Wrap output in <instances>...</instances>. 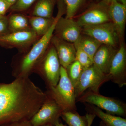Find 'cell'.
Returning a JSON list of instances; mask_svg holds the SVG:
<instances>
[{
	"instance_id": "1",
	"label": "cell",
	"mask_w": 126,
	"mask_h": 126,
	"mask_svg": "<svg viewBox=\"0 0 126 126\" xmlns=\"http://www.w3.org/2000/svg\"><path fill=\"white\" fill-rule=\"evenodd\" d=\"M47 94L29 78L0 83V126L30 120L43 105Z\"/></svg>"
},
{
	"instance_id": "2",
	"label": "cell",
	"mask_w": 126,
	"mask_h": 126,
	"mask_svg": "<svg viewBox=\"0 0 126 126\" xmlns=\"http://www.w3.org/2000/svg\"><path fill=\"white\" fill-rule=\"evenodd\" d=\"M64 14L62 10H58L53 24L47 33L26 52H18L13 57L11 64L12 74L15 78H29L34 72L50 45L56 22Z\"/></svg>"
},
{
	"instance_id": "3",
	"label": "cell",
	"mask_w": 126,
	"mask_h": 126,
	"mask_svg": "<svg viewBox=\"0 0 126 126\" xmlns=\"http://www.w3.org/2000/svg\"><path fill=\"white\" fill-rule=\"evenodd\" d=\"M47 89L46 92L58 104L63 111L76 110L74 88L68 77L66 69L61 66L58 84Z\"/></svg>"
},
{
	"instance_id": "4",
	"label": "cell",
	"mask_w": 126,
	"mask_h": 126,
	"mask_svg": "<svg viewBox=\"0 0 126 126\" xmlns=\"http://www.w3.org/2000/svg\"><path fill=\"white\" fill-rule=\"evenodd\" d=\"M61 66L56 50L50 44L34 73L39 75L45 82L47 88L48 89L58 84Z\"/></svg>"
},
{
	"instance_id": "5",
	"label": "cell",
	"mask_w": 126,
	"mask_h": 126,
	"mask_svg": "<svg viewBox=\"0 0 126 126\" xmlns=\"http://www.w3.org/2000/svg\"><path fill=\"white\" fill-rule=\"evenodd\" d=\"M110 80L108 74L104 73L93 64L84 69L74 88L76 99L86 92L99 93L102 85Z\"/></svg>"
},
{
	"instance_id": "6",
	"label": "cell",
	"mask_w": 126,
	"mask_h": 126,
	"mask_svg": "<svg viewBox=\"0 0 126 126\" xmlns=\"http://www.w3.org/2000/svg\"><path fill=\"white\" fill-rule=\"evenodd\" d=\"M77 101L94 105L111 115L126 116V104L115 98L104 96L99 93L86 92L76 99Z\"/></svg>"
},
{
	"instance_id": "7",
	"label": "cell",
	"mask_w": 126,
	"mask_h": 126,
	"mask_svg": "<svg viewBox=\"0 0 126 126\" xmlns=\"http://www.w3.org/2000/svg\"><path fill=\"white\" fill-rule=\"evenodd\" d=\"M41 37L32 30L9 32L0 35V46L6 49L16 48L18 52H26Z\"/></svg>"
},
{
	"instance_id": "8",
	"label": "cell",
	"mask_w": 126,
	"mask_h": 126,
	"mask_svg": "<svg viewBox=\"0 0 126 126\" xmlns=\"http://www.w3.org/2000/svg\"><path fill=\"white\" fill-rule=\"evenodd\" d=\"M47 97L38 111L30 120L33 126H52L59 122L63 109L46 92Z\"/></svg>"
},
{
	"instance_id": "9",
	"label": "cell",
	"mask_w": 126,
	"mask_h": 126,
	"mask_svg": "<svg viewBox=\"0 0 126 126\" xmlns=\"http://www.w3.org/2000/svg\"><path fill=\"white\" fill-rule=\"evenodd\" d=\"M84 35L92 37L102 44L113 47L116 44V32L111 21L94 25L84 26Z\"/></svg>"
},
{
	"instance_id": "10",
	"label": "cell",
	"mask_w": 126,
	"mask_h": 126,
	"mask_svg": "<svg viewBox=\"0 0 126 126\" xmlns=\"http://www.w3.org/2000/svg\"><path fill=\"white\" fill-rule=\"evenodd\" d=\"M126 50L121 45L113 57L108 74L110 80L119 87L126 85Z\"/></svg>"
},
{
	"instance_id": "11",
	"label": "cell",
	"mask_w": 126,
	"mask_h": 126,
	"mask_svg": "<svg viewBox=\"0 0 126 126\" xmlns=\"http://www.w3.org/2000/svg\"><path fill=\"white\" fill-rule=\"evenodd\" d=\"M81 32V27L76 21L61 16L56 22L54 33L60 38L74 44L80 38Z\"/></svg>"
},
{
	"instance_id": "12",
	"label": "cell",
	"mask_w": 126,
	"mask_h": 126,
	"mask_svg": "<svg viewBox=\"0 0 126 126\" xmlns=\"http://www.w3.org/2000/svg\"><path fill=\"white\" fill-rule=\"evenodd\" d=\"M50 44L56 50L60 65L66 69L76 60V50L74 44L53 35Z\"/></svg>"
},
{
	"instance_id": "13",
	"label": "cell",
	"mask_w": 126,
	"mask_h": 126,
	"mask_svg": "<svg viewBox=\"0 0 126 126\" xmlns=\"http://www.w3.org/2000/svg\"><path fill=\"white\" fill-rule=\"evenodd\" d=\"M111 21L108 9L99 5L89 10L82 15L76 22L81 27L94 25Z\"/></svg>"
},
{
	"instance_id": "14",
	"label": "cell",
	"mask_w": 126,
	"mask_h": 126,
	"mask_svg": "<svg viewBox=\"0 0 126 126\" xmlns=\"http://www.w3.org/2000/svg\"><path fill=\"white\" fill-rule=\"evenodd\" d=\"M108 11L118 36L122 38L124 34L126 19V5L117 1L110 2Z\"/></svg>"
},
{
	"instance_id": "15",
	"label": "cell",
	"mask_w": 126,
	"mask_h": 126,
	"mask_svg": "<svg viewBox=\"0 0 126 126\" xmlns=\"http://www.w3.org/2000/svg\"><path fill=\"white\" fill-rule=\"evenodd\" d=\"M109 46H100L93 58V63L104 73L108 74L113 59L117 51Z\"/></svg>"
},
{
	"instance_id": "16",
	"label": "cell",
	"mask_w": 126,
	"mask_h": 126,
	"mask_svg": "<svg viewBox=\"0 0 126 126\" xmlns=\"http://www.w3.org/2000/svg\"><path fill=\"white\" fill-rule=\"evenodd\" d=\"M86 109L89 113L97 116L107 125L109 126H126V119L120 117L104 112L96 106L85 103Z\"/></svg>"
},
{
	"instance_id": "17",
	"label": "cell",
	"mask_w": 126,
	"mask_h": 126,
	"mask_svg": "<svg viewBox=\"0 0 126 126\" xmlns=\"http://www.w3.org/2000/svg\"><path fill=\"white\" fill-rule=\"evenodd\" d=\"M7 16L10 32L32 30L30 25L29 16L22 13H12Z\"/></svg>"
},
{
	"instance_id": "18",
	"label": "cell",
	"mask_w": 126,
	"mask_h": 126,
	"mask_svg": "<svg viewBox=\"0 0 126 126\" xmlns=\"http://www.w3.org/2000/svg\"><path fill=\"white\" fill-rule=\"evenodd\" d=\"M29 19L32 30L40 37L47 33L55 20L53 17L47 18L30 16Z\"/></svg>"
},
{
	"instance_id": "19",
	"label": "cell",
	"mask_w": 126,
	"mask_h": 126,
	"mask_svg": "<svg viewBox=\"0 0 126 126\" xmlns=\"http://www.w3.org/2000/svg\"><path fill=\"white\" fill-rule=\"evenodd\" d=\"M85 35H81L78 40L74 44L75 48H79L83 50L93 60L95 53L102 44L92 37Z\"/></svg>"
},
{
	"instance_id": "20",
	"label": "cell",
	"mask_w": 126,
	"mask_h": 126,
	"mask_svg": "<svg viewBox=\"0 0 126 126\" xmlns=\"http://www.w3.org/2000/svg\"><path fill=\"white\" fill-rule=\"evenodd\" d=\"M55 0H37L30 16L52 18Z\"/></svg>"
},
{
	"instance_id": "21",
	"label": "cell",
	"mask_w": 126,
	"mask_h": 126,
	"mask_svg": "<svg viewBox=\"0 0 126 126\" xmlns=\"http://www.w3.org/2000/svg\"><path fill=\"white\" fill-rule=\"evenodd\" d=\"M61 117L69 126H89L88 117L82 116L75 111H65Z\"/></svg>"
},
{
	"instance_id": "22",
	"label": "cell",
	"mask_w": 126,
	"mask_h": 126,
	"mask_svg": "<svg viewBox=\"0 0 126 126\" xmlns=\"http://www.w3.org/2000/svg\"><path fill=\"white\" fill-rule=\"evenodd\" d=\"M66 69L68 77L75 88L81 77L84 68L78 61L75 60L69 64Z\"/></svg>"
},
{
	"instance_id": "23",
	"label": "cell",
	"mask_w": 126,
	"mask_h": 126,
	"mask_svg": "<svg viewBox=\"0 0 126 126\" xmlns=\"http://www.w3.org/2000/svg\"><path fill=\"white\" fill-rule=\"evenodd\" d=\"M37 0H17L9 11L12 13H22L27 11Z\"/></svg>"
},
{
	"instance_id": "24",
	"label": "cell",
	"mask_w": 126,
	"mask_h": 126,
	"mask_svg": "<svg viewBox=\"0 0 126 126\" xmlns=\"http://www.w3.org/2000/svg\"><path fill=\"white\" fill-rule=\"evenodd\" d=\"M66 5L65 18L72 19L83 0H64Z\"/></svg>"
},
{
	"instance_id": "25",
	"label": "cell",
	"mask_w": 126,
	"mask_h": 126,
	"mask_svg": "<svg viewBox=\"0 0 126 126\" xmlns=\"http://www.w3.org/2000/svg\"><path fill=\"white\" fill-rule=\"evenodd\" d=\"M76 50V60L78 61L84 69L87 68L93 64L92 60L84 51L79 48Z\"/></svg>"
},
{
	"instance_id": "26",
	"label": "cell",
	"mask_w": 126,
	"mask_h": 126,
	"mask_svg": "<svg viewBox=\"0 0 126 126\" xmlns=\"http://www.w3.org/2000/svg\"><path fill=\"white\" fill-rule=\"evenodd\" d=\"M9 32L7 16H0V35Z\"/></svg>"
},
{
	"instance_id": "27",
	"label": "cell",
	"mask_w": 126,
	"mask_h": 126,
	"mask_svg": "<svg viewBox=\"0 0 126 126\" xmlns=\"http://www.w3.org/2000/svg\"><path fill=\"white\" fill-rule=\"evenodd\" d=\"M11 7L10 5L6 0H0V16L5 15Z\"/></svg>"
},
{
	"instance_id": "28",
	"label": "cell",
	"mask_w": 126,
	"mask_h": 126,
	"mask_svg": "<svg viewBox=\"0 0 126 126\" xmlns=\"http://www.w3.org/2000/svg\"><path fill=\"white\" fill-rule=\"evenodd\" d=\"M0 126H33L30 120L21 121L4 124Z\"/></svg>"
},
{
	"instance_id": "29",
	"label": "cell",
	"mask_w": 126,
	"mask_h": 126,
	"mask_svg": "<svg viewBox=\"0 0 126 126\" xmlns=\"http://www.w3.org/2000/svg\"><path fill=\"white\" fill-rule=\"evenodd\" d=\"M113 0L117 1H120V2L123 4L126 5V0H106V3H110V2Z\"/></svg>"
},
{
	"instance_id": "30",
	"label": "cell",
	"mask_w": 126,
	"mask_h": 126,
	"mask_svg": "<svg viewBox=\"0 0 126 126\" xmlns=\"http://www.w3.org/2000/svg\"><path fill=\"white\" fill-rule=\"evenodd\" d=\"M8 3H9V4L11 6H12V5L15 4V2L17 0H6Z\"/></svg>"
},
{
	"instance_id": "31",
	"label": "cell",
	"mask_w": 126,
	"mask_h": 126,
	"mask_svg": "<svg viewBox=\"0 0 126 126\" xmlns=\"http://www.w3.org/2000/svg\"><path fill=\"white\" fill-rule=\"evenodd\" d=\"M52 126H67V125H64L61 123L59 121L55 123L54 125Z\"/></svg>"
},
{
	"instance_id": "32",
	"label": "cell",
	"mask_w": 126,
	"mask_h": 126,
	"mask_svg": "<svg viewBox=\"0 0 126 126\" xmlns=\"http://www.w3.org/2000/svg\"><path fill=\"white\" fill-rule=\"evenodd\" d=\"M99 126H109L107 125V124H105L103 122L101 121L99 123Z\"/></svg>"
},
{
	"instance_id": "33",
	"label": "cell",
	"mask_w": 126,
	"mask_h": 126,
	"mask_svg": "<svg viewBox=\"0 0 126 126\" xmlns=\"http://www.w3.org/2000/svg\"><path fill=\"white\" fill-rule=\"evenodd\" d=\"M52 126L50 125V124H47V125H45V126Z\"/></svg>"
}]
</instances>
